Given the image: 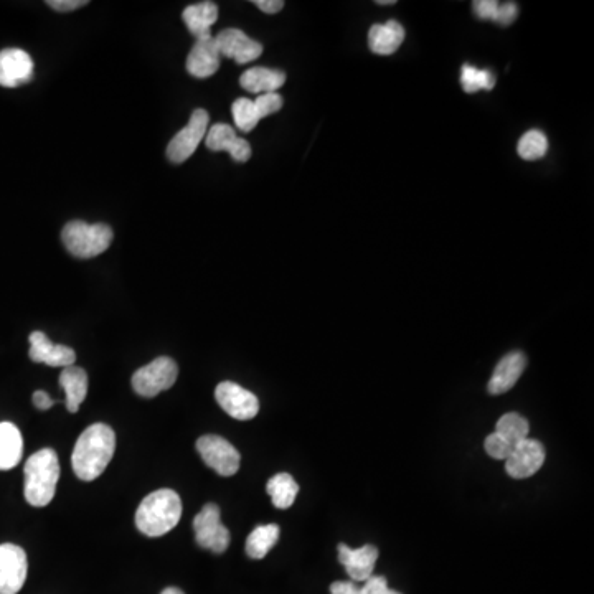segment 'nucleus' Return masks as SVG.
Returning <instances> with one entry per match:
<instances>
[{"instance_id":"5","label":"nucleus","mask_w":594,"mask_h":594,"mask_svg":"<svg viewBox=\"0 0 594 594\" xmlns=\"http://www.w3.org/2000/svg\"><path fill=\"white\" fill-rule=\"evenodd\" d=\"M179 377V367L170 357H159L147 363L132 375V388L137 395L154 398L159 393L174 387Z\"/></svg>"},{"instance_id":"30","label":"nucleus","mask_w":594,"mask_h":594,"mask_svg":"<svg viewBox=\"0 0 594 594\" xmlns=\"http://www.w3.org/2000/svg\"><path fill=\"white\" fill-rule=\"evenodd\" d=\"M484 448H486V453L494 459H507L509 458V454L512 453V449L514 446L507 441V439L502 438L499 433H492L489 434L486 438V443H484Z\"/></svg>"},{"instance_id":"36","label":"nucleus","mask_w":594,"mask_h":594,"mask_svg":"<svg viewBox=\"0 0 594 594\" xmlns=\"http://www.w3.org/2000/svg\"><path fill=\"white\" fill-rule=\"evenodd\" d=\"M330 594H362V591L350 581H335L330 585Z\"/></svg>"},{"instance_id":"19","label":"nucleus","mask_w":594,"mask_h":594,"mask_svg":"<svg viewBox=\"0 0 594 594\" xmlns=\"http://www.w3.org/2000/svg\"><path fill=\"white\" fill-rule=\"evenodd\" d=\"M405 40V29L396 20H388L385 24L373 25L368 32V47L377 55H393Z\"/></svg>"},{"instance_id":"39","label":"nucleus","mask_w":594,"mask_h":594,"mask_svg":"<svg viewBox=\"0 0 594 594\" xmlns=\"http://www.w3.org/2000/svg\"><path fill=\"white\" fill-rule=\"evenodd\" d=\"M161 594H184V591L179 590V588H165Z\"/></svg>"},{"instance_id":"25","label":"nucleus","mask_w":594,"mask_h":594,"mask_svg":"<svg viewBox=\"0 0 594 594\" xmlns=\"http://www.w3.org/2000/svg\"><path fill=\"white\" fill-rule=\"evenodd\" d=\"M278 525L268 524L260 525L256 527L253 532L250 533V537L246 540V555L253 558V560H261V558L268 555L269 550L276 545L279 540Z\"/></svg>"},{"instance_id":"16","label":"nucleus","mask_w":594,"mask_h":594,"mask_svg":"<svg viewBox=\"0 0 594 594\" xmlns=\"http://www.w3.org/2000/svg\"><path fill=\"white\" fill-rule=\"evenodd\" d=\"M208 149L213 152L227 151L236 162H248L251 157L250 142L236 136L235 129L228 124H215L205 139Z\"/></svg>"},{"instance_id":"38","label":"nucleus","mask_w":594,"mask_h":594,"mask_svg":"<svg viewBox=\"0 0 594 594\" xmlns=\"http://www.w3.org/2000/svg\"><path fill=\"white\" fill-rule=\"evenodd\" d=\"M33 405L37 406L38 410H50L53 405H55V401L50 398L47 392H42V390H38V392L33 393Z\"/></svg>"},{"instance_id":"9","label":"nucleus","mask_w":594,"mask_h":594,"mask_svg":"<svg viewBox=\"0 0 594 594\" xmlns=\"http://www.w3.org/2000/svg\"><path fill=\"white\" fill-rule=\"evenodd\" d=\"M29 561L24 548L14 543L0 545V594H17L27 580Z\"/></svg>"},{"instance_id":"37","label":"nucleus","mask_w":594,"mask_h":594,"mask_svg":"<svg viewBox=\"0 0 594 594\" xmlns=\"http://www.w3.org/2000/svg\"><path fill=\"white\" fill-rule=\"evenodd\" d=\"M258 9L263 10L264 14H278L284 7L283 0H255Z\"/></svg>"},{"instance_id":"6","label":"nucleus","mask_w":594,"mask_h":594,"mask_svg":"<svg viewBox=\"0 0 594 594\" xmlns=\"http://www.w3.org/2000/svg\"><path fill=\"white\" fill-rule=\"evenodd\" d=\"M198 547L213 553L225 552L230 545V530L222 524V512L217 504H207L194 519Z\"/></svg>"},{"instance_id":"35","label":"nucleus","mask_w":594,"mask_h":594,"mask_svg":"<svg viewBox=\"0 0 594 594\" xmlns=\"http://www.w3.org/2000/svg\"><path fill=\"white\" fill-rule=\"evenodd\" d=\"M47 4L57 12H70V10L80 9L83 5H88V2L86 0H48Z\"/></svg>"},{"instance_id":"10","label":"nucleus","mask_w":594,"mask_h":594,"mask_svg":"<svg viewBox=\"0 0 594 594\" xmlns=\"http://www.w3.org/2000/svg\"><path fill=\"white\" fill-rule=\"evenodd\" d=\"M215 398L222 410L240 421L253 420L260 411V401L255 393L235 382H222L215 390Z\"/></svg>"},{"instance_id":"29","label":"nucleus","mask_w":594,"mask_h":594,"mask_svg":"<svg viewBox=\"0 0 594 594\" xmlns=\"http://www.w3.org/2000/svg\"><path fill=\"white\" fill-rule=\"evenodd\" d=\"M231 111H233V119H235V124L240 131H253L261 121L260 114H258V109H256L253 99H236L233 106H231Z\"/></svg>"},{"instance_id":"3","label":"nucleus","mask_w":594,"mask_h":594,"mask_svg":"<svg viewBox=\"0 0 594 594\" xmlns=\"http://www.w3.org/2000/svg\"><path fill=\"white\" fill-rule=\"evenodd\" d=\"M25 500L33 507L52 502L60 479V462L52 448L40 449L25 462Z\"/></svg>"},{"instance_id":"22","label":"nucleus","mask_w":594,"mask_h":594,"mask_svg":"<svg viewBox=\"0 0 594 594\" xmlns=\"http://www.w3.org/2000/svg\"><path fill=\"white\" fill-rule=\"evenodd\" d=\"M182 19L197 40L212 37L213 24L218 20V5L215 2H198V4L189 5L184 10Z\"/></svg>"},{"instance_id":"32","label":"nucleus","mask_w":594,"mask_h":594,"mask_svg":"<svg viewBox=\"0 0 594 594\" xmlns=\"http://www.w3.org/2000/svg\"><path fill=\"white\" fill-rule=\"evenodd\" d=\"M360 591L362 594H401L398 591L390 590L385 576H370Z\"/></svg>"},{"instance_id":"12","label":"nucleus","mask_w":594,"mask_h":594,"mask_svg":"<svg viewBox=\"0 0 594 594\" xmlns=\"http://www.w3.org/2000/svg\"><path fill=\"white\" fill-rule=\"evenodd\" d=\"M220 57L233 58L238 65L253 62L261 57L263 45L238 29L222 30L215 37Z\"/></svg>"},{"instance_id":"8","label":"nucleus","mask_w":594,"mask_h":594,"mask_svg":"<svg viewBox=\"0 0 594 594\" xmlns=\"http://www.w3.org/2000/svg\"><path fill=\"white\" fill-rule=\"evenodd\" d=\"M210 116L205 109H195L189 124L185 126L179 134H175L174 139L167 146V157L172 164H182L189 157L194 156L198 144L202 142L207 132Z\"/></svg>"},{"instance_id":"33","label":"nucleus","mask_w":594,"mask_h":594,"mask_svg":"<svg viewBox=\"0 0 594 594\" xmlns=\"http://www.w3.org/2000/svg\"><path fill=\"white\" fill-rule=\"evenodd\" d=\"M497 9H499L497 0H476V2H472V10H474L477 19L492 20L494 22Z\"/></svg>"},{"instance_id":"15","label":"nucleus","mask_w":594,"mask_h":594,"mask_svg":"<svg viewBox=\"0 0 594 594\" xmlns=\"http://www.w3.org/2000/svg\"><path fill=\"white\" fill-rule=\"evenodd\" d=\"M378 560V548L373 545H363L360 548H350L344 543L339 545V561L345 566L347 575L354 581H365L373 576V568Z\"/></svg>"},{"instance_id":"27","label":"nucleus","mask_w":594,"mask_h":594,"mask_svg":"<svg viewBox=\"0 0 594 594\" xmlns=\"http://www.w3.org/2000/svg\"><path fill=\"white\" fill-rule=\"evenodd\" d=\"M517 152L524 161H540L547 156L548 139L542 131L532 129V131L525 132L524 136L520 137Z\"/></svg>"},{"instance_id":"7","label":"nucleus","mask_w":594,"mask_h":594,"mask_svg":"<svg viewBox=\"0 0 594 594\" xmlns=\"http://www.w3.org/2000/svg\"><path fill=\"white\" fill-rule=\"evenodd\" d=\"M197 451L203 462L220 476H235L240 469V453L222 436L205 434L197 441Z\"/></svg>"},{"instance_id":"2","label":"nucleus","mask_w":594,"mask_h":594,"mask_svg":"<svg viewBox=\"0 0 594 594\" xmlns=\"http://www.w3.org/2000/svg\"><path fill=\"white\" fill-rule=\"evenodd\" d=\"M182 517V500L172 489L152 492L136 512V527L146 537H162L177 527Z\"/></svg>"},{"instance_id":"4","label":"nucleus","mask_w":594,"mask_h":594,"mask_svg":"<svg viewBox=\"0 0 594 594\" xmlns=\"http://www.w3.org/2000/svg\"><path fill=\"white\" fill-rule=\"evenodd\" d=\"M62 241L71 255L81 260H90L108 250L113 243V230L106 223H90L75 220L66 223L62 231Z\"/></svg>"},{"instance_id":"40","label":"nucleus","mask_w":594,"mask_h":594,"mask_svg":"<svg viewBox=\"0 0 594 594\" xmlns=\"http://www.w3.org/2000/svg\"><path fill=\"white\" fill-rule=\"evenodd\" d=\"M378 5H393L395 2L393 0H378Z\"/></svg>"},{"instance_id":"1","label":"nucleus","mask_w":594,"mask_h":594,"mask_svg":"<svg viewBox=\"0 0 594 594\" xmlns=\"http://www.w3.org/2000/svg\"><path fill=\"white\" fill-rule=\"evenodd\" d=\"M116 451V434L103 423H96L86 428L76 441L71 454V464L76 477L81 481L91 482L98 479Z\"/></svg>"},{"instance_id":"31","label":"nucleus","mask_w":594,"mask_h":594,"mask_svg":"<svg viewBox=\"0 0 594 594\" xmlns=\"http://www.w3.org/2000/svg\"><path fill=\"white\" fill-rule=\"evenodd\" d=\"M283 96L278 93H266L255 99V106L260 114V119L268 118L271 114L278 113L283 108Z\"/></svg>"},{"instance_id":"34","label":"nucleus","mask_w":594,"mask_h":594,"mask_svg":"<svg viewBox=\"0 0 594 594\" xmlns=\"http://www.w3.org/2000/svg\"><path fill=\"white\" fill-rule=\"evenodd\" d=\"M517 15H519V7H517V4H515V2H505V4H499V9H497V14H495L494 22L495 24L507 27V25L514 24Z\"/></svg>"},{"instance_id":"18","label":"nucleus","mask_w":594,"mask_h":594,"mask_svg":"<svg viewBox=\"0 0 594 594\" xmlns=\"http://www.w3.org/2000/svg\"><path fill=\"white\" fill-rule=\"evenodd\" d=\"M220 53H218L215 37L200 38L195 42L187 57V71L195 78H210L220 68Z\"/></svg>"},{"instance_id":"21","label":"nucleus","mask_w":594,"mask_h":594,"mask_svg":"<svg viewBox=\"0 0 594 594\" xmlns=\"http://www.w3.org/2000/svg\"><path fill=\"white\" fill-rule=\"evenodd\" d=\"M60 387L65 390L66 410L70 413H78L88 395V373L76 365L63 368L60 373Z\"/></svg>"},{"instance_id":"17","label":"nucleus","mask_w":594,"mask_h":594,"mask_svg":"<svg viewBox=\"0 0 594 594\" xmlns=\"http://www.w3.org/2000/svg\"><path fill=\"white\" fill-rule=\"evenodd\" d=\"M525 367H527V357L522 352H510L500 360L492 373L491 380L487 383V390L491 395H502L509 392L519 382Z\"/></svg>"},{"instance_id":"13","label":"nucleus","mask_w":594,"mask_h":594,"mask_svg":"<svg viewBox=\"0 0 594 594\" xmlns=\"http://www.w3.org/2000/svg\"><path fill=\"white\" fill-rule=\"evenodd\" d=\"M33 78V60L20 48H5L0 52V86L17 88Z\"/></svg>"},{"instance_id":"14","label":"nucleus","mask_w":594,"mask_h":594,"mask_svg":"<svg viewBox=\"0 0 594 594\" xmlns=\"http://www.w3.org/2000/svg\"><path fill=\"white\" fill-rule=\"evenodd\" d=\"M30 352L29 357L32 362L45 363L48 367H71L75 365V350L66 345H55L50 342L47 335L35 330L29 337Z\"/></svg>"},{"instance_id":"20","label":"nucleus","mask_w":594,"mask_h":594,"mask_svg":"<svg viewBox=\"0 0 594 594\" xmlns=\"http://www.w3.org/2000/svg\"><path fill=\"white\" fill-rule=\"evenodd\" d=\"M286 83V73L279 70H271L264 66H255L246 70L240 78L241 88H245L255 95H266L276 93Z\"/></svg>"},{"instance_id":"11","label":"nucleus","mask_w":594,"mask_h":594,"mask_svg":"<svg viewBox=\"0 0 594 594\" xmlns=\"http://www.w3.org/2000/svg\"><path fill=\"white\" fill-rule=\"evenodd\" d=\"M547 458L543 444L537 439H524L515 444L509 458L505 459V471L514 479H527L542 469Z\"/></svg>"},{"instance_id":"26","label":"nucleus","mask_w":594,"mask_h":594,"mask_svg":"<svg viewBox=\"0 0 594 594\" xmlns=\"http://www.w3.org/2000/svg\"><path fill=\"white\" fill-rule=\"evenodd\" d=\"M528 431H530L528 421L519 413H507L495 425V433H499L502 438L507 439L512 446L527 439Z\"/></svg>"},{"instance_id":"23","label":"nucleus","mask_w":594,"mask_h":594,"mask_svg":"<svg viewBox=\"0 0 594 594\" xmlns=\"http://www.w3.org/2000/svg\"><path fill=\"white\" fill-rule=\"evenodd\" d=\"M24 454V439L14 423H0V471H9L19 464Z\"/></svg>"},{"instance_id":"24","label":"nucleus","mask_w":594,"mask_h":594,"mask_svg":"<svg viewBox=\"0 0 594 594\" xmlns=\"http://www.w3.org/2000/svg\"><path fill=\"white\" fill-rule=\"evenodd\" d=\"M266 491H268L276 509L286 510L294 504L297 492H299V486H297V482L294 481L291 474L279 472V474L269 479L268 484H266Z\"/></svg>"},{"instance_id":"28","label":"nucleus","mask_w":594,"mask_h":594,"mask_svg":"<svg viewBox=\"0 0 594 594\" xmlns=\"http://www.w3.org/2000/svg\"><path fill=\"white\" fill-rule=\"evenodd\" d=\"M462 88L466 93H477V91L487 90L491 91L495 86V76L491 71L479 70L476 66L466 65L462 66L461 70Z\"/></svg>"}]
</instances>
